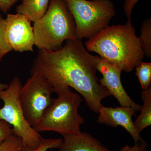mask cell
I'll return each instance as SVG.
<instances>
[{
    "instance_id": "7402d4cb",
    "label": "cell",
    "mask_w": 151,
    "mask_h": 151,
    "mask_svg": "<svg viewBox=\"0 0 151 151\" xmlns=\"http://www.w3.org/2000/svg\"><path fill=\"white\" fill-rule=\"evenodd\" d=\"M19 0H0V11L6 14Z\"/></svg>"
},
{
    "instance_id": "ffe728a7",
    "label": "cell",
    "mask_w": 151,
    "mask_h": 151,
    "mask_svg": "<svg viewBox=\"0 0 151 151\" xmlns=\"http://www.w3.org/2000/svg\"><path fill=\"white\" fill-rule=\"evenodd\" d=\"M141 143L140 145H138L137 143H135L134 145L132 147L126 145L122 147L119 151H147V149L149 147L148 144L144 140Z\"/></svg>"
},
{
    "instance_id": "44dd1931",
    "label": "cell",
    "mask_w": 151,
    "mask_h": 151,
    "mask_svg": "<svg viewBox=\"0 0 151 151\" xmlns=\"http://www.w3.org/2000/svg\"><path fill=\"white\" fill-rule=\"evenodd\" d=\"M139 0H125L124 10L128 19H131L133 9Z\"/></svg>"
},
{
    "instance_id": "7a4b0ae2",
    "label": "cell",
    "mask_w": 151,
    "mask_h": 151,
    "mask_svg": "<svg viewBox=\"0 0 151 151\" xmlns=\"http://www.w3.org/2000/svg\"><path fill=\"white\" fill-rule=\"evenodd\" d=\"M88 51L130 72L142 62L145 55L131 19L124 24L108 26L85 42Z\"/></svg>"
},
{
    "instance_id": "52a82bcc",
    "label": "cell",
    "mask_w": 151,
    "mask_h": 151,
    "mask_svg": "<svg viewBox=\"0 0 151 151\" xmlns=\"http://www.w3.org/2000/svg\"><path fill=\"white\" fill-rule=\"evenodd\" d=\"M55 90L47 79L40 75H31L22 86L19 98L23 112L33 128L37 125L53 103Z\"/></svg>"
},
{
    "instance_id": "5b68a950",
    "label": "cell",
    "mask_w": 151,
    "mask_h": 151,
    "mask_svg": "<svg viewBox=\"0 0 151 151\" xmlns=\"http://www.w3.org/2000/svg\"><path fill=\"white\" fill-rule=\"evenodd\" d=\"M75 22L77 39H89L107 27L116 15L110 0H64Z\"/></svg>"
},
{
    "instance_id": "cb8c5ba5",
    "label": "cell",
    "mask_w": 151,
    "mask_h": 151,
    "mask_svg": "<svg viewBox=\"0 0 151 151\" xmlns=\"http://www.w3.org/2000/svg\"><path fill=\"white\" fill-rule=\"evenodd\" d=\"M0 121H1V120H0Z\"/></svg>"
},
{
    "instance_id": "ac0fdd59",
    "label": "cell",
    "mask_w": 151,
    "mask_h": 151,
    "mask_svg": "<svg viewBox=\"0 0 151 151\" xmlns=\"http://www.w3.org/2000/svg\"><path fill=\"white\" fill-rule=\"evenodd\" d=\"M22 147L20 138L14 134L0 146V151H18Z\"/></svg>"
},
{
    "instance_id": "9a60e30c",
    "label": "cell",
    "mask_w": 151,
    "mask_h": 151,
    "mask_svg": "<svg viewBox=\"0 0 151 151\" xmlns=\"http://www.w3.org/2000/svg\"><path fill=\"white\" fill-rule=\"evenodd\" d=\"M142 89H147L151 84V63L141 62L136 67L135 73Z\"/></svg>"
},
{
    "instance_id": "8fae6325",
    "label": "cell",
    "mask_w": 151,
    "mask_h": 151,
    "mask_svg": "<svg viewBox=\"0 0 151 151\" xmlns=\"http://www.w3.org/2000/svg\"><path fill=\"white\" fill-rule=\"evenodd\" d=\"M63 136V139L58 151H111L87 132Z\"/></svg>"
},
{
    "instance_id": "7c38bea8",
    "label": "cell",
    "mask_w": 151,
    "mask_h": 151,
    "mask_svg": "<svg viewBox=\"0 0 151 151\" xmlns=\"http://www.w3.org/2000/svg\"><path fill=\"white\" fill-rule=\"evenodd\" d=\"M50 0H22L17 6L16 12L21 14L30 22L38 20L44 15Z\"/></svg>"
},
{
    "instance_id": "2e32d148",
    "label": "cell",
    "mask_w": 151,
    "mask_h": 151,
    "mask_svg": "<svg viewBox=\"0 0 151 151\" xmlns=\"http://www.w3.org/2000/svg\"><path fill=\"white\" fill-rule=\"evenodd\" d=\"M61 139H44L42 138L40 145L36 149L31 150L22 147L18 151H47L48 150L58 149L62 144Z\"/></svg>"
},
{
    "instance_id": "d6986e66",
    "label": "cell",
    "mask_w": 151,
    "mask_h": 151,
    "mask_svg": "<svg viewBox=\"0 0 151 151\" xmlns=\"http://www.w3.org/2000/svg\"><path fill=\"white\" fill-rule=\"evenodd\" d=\"M12 127L6 122L0 121V146L11 136L14 135Z\"/></svg>"
},
{
    "instance_id": "6da1fadb",
    "label": "cell",
    "mask_w": 151,
    "mask_h": 151,
    "mask_svg": "<svg viewBox=\"0 0 151 151\" xmlns=\"http://www.w3.org/2000/svg\"><path fill=\"white\" fill-rule=\"evenodd\" d=\"M99 56L90 54L81 40H68L56 51L39 50L31 76L45 77L58 94L66 88L75 89L91 111L98 113L101 101L111 96L99 83L97 75Z\"/></svg>"
},
{
    "instance_id": "ba28073f",
    "label": "cell",
    "mask_w": 151,
    "mask_h": 151,
    "mask_svg": "<svg viewBox=\"0 0 151 151\" xmlns=\"http://www.w3.org/2000/svg\"><path fill=\"white\" fill-rule=\"evenodd\" d=\"M6 20V40L13 50L33 51L35 37L31 22L18 13L8 14Z\"/></svg>"
},
{
    "instance_id": "30bf717a",
    "label": "cell",
    "mask_w": 151,
    "mask_h": 151,
    "mask_svg": "<svg viewBox=\"0 0 151 151\" xmlns=\"http://www.w3.org/2000/svg\"><path fill=\"white\" fill-rule=\"evenodd\" d=\"M137 111L128 106L111 108L102 106L99 110L97 122L113 128L123 127L129 133L135 143L144 141L134 125L132 116H136Z\"/></svg>"
},
{
    "instance_id": "277c9868",
    "label": "cell",
    "mask_w": 151,
    "mask_h": 151,
    "mask_svg": "<svg viewBox=\"0 0 151 151\" xmlns=\"http://www.w3.org/2000/svg\"><path fill=\"white\" fill-rule=\"evenodd\" d=\"M40 123L34 129L38 132H54L62 135L81 132L83 117L78 113L82 99L79 94L66 88L58 93Z\"/></svg>"
},
{
    "instance_id": "8992f818",
    "label": "cell",
    "mask_w": 151,
    "mask_h": 151,
    "mask_svg": "<svg viewBox=\"0 0 151 151\" xmlns=\"http://www.w3.org/2000/svg\"><path fill=\"white\" fill-rule=\"evenodd\" d=\"M22 86L20 79L15 77L6 89L0 90V100L4 103L0 108V120L10 125L14 134L21 139L22 147L34 150L39 147L43 138L25 118L19 98Z\"/></svg>"
},
{
    "instance_id": "4fadbf2b",
    "label": "cell",
    "mask_w": 151,
    "mask_h": 151,
    "mask_svg": "<svg viewBox=\"0 0 151 151\" xmlns=\"http://www.w3.org/2000/svg\"><path fill=\"white\" fill-rule=\"evenodd\" d=\"M141 97L143 105L141 113L134 122V125L139 133L151 125V87L141 92Z\"/></svg>"
},
{
    "instance_id": "9c48e42d",
    "label": "cell",
    "mask_w": 151,
    "mask_h": 151,
    "mask_svg": "<svg viewBox=\"0 0 151 151\" xmlns=\"http://www.w3.org/2000/svg\"><path fill=\"white\" fill-rule=\"evenodd\" d=\"M97 68V70L103 76L98 80L99 83L117 99L121 106L131 107L137 112L140 111L142 106L131 99L122 85L121 79L122 68L109 63L99 57Z\"/></svg>"
},
{
    "instance_id": "3957f363",
    "label": "cell",
    "mask_w": 151,
    "mask_h": 151,
    "mask_svg": "<svg viewBox=\"0 0 151 151\" xmlns=\"http://www.w3.org/2000/svg\"><path fill=\"white\" fill-rule=\"evenodd\" d=\"M33 28L39 50L56 51L64 41L77 39L75 22L64 0H50L46 12Z\"/></svg>"
},
{
    "instance_id": "5bb4252c",
    "label": "cell",
    "mask_w": 151,
    "mask_h": 151,
    "mask_svg": "<svg viewBox=\"0 0 151 151\" xmlns=\"http://www.w3.org/2000/svg\"><path fill=\"white\" fill-rule=\"evenodd\" d=\"M141 46L145 55L151 57V19H147L143 21L139 37Z\"/></svg>"
},
{
    "instance_id": "e0dca14e",
    "label": "cell",
    "mask_w": 151,
    "mask_h": 151,
    "mask_svg": "<svg viewBox=\"0 0 151 151\" xmlns=\"http://www.w3.org/2000/svg\"><path fill=\"white\" fill-rule=\"evenodd\" d=\"M6 19L0 15V62L6 54L13 50L5 37Z\"/></svg>"
},
{
    "instance_id": "603a6c76",
    "label": "cell",
    "mask_w": 151,
    "mask_h": 151,
    "mask_svg": "<svg viewBox=\"0 0 151 151\" xmlns=\"http://www.w3.org/2000/svg\"><path fill=\"white\" fill-rule=\"evenodd\" d=\"M9 84L0 83V90L6 89L8 87Z\"/></svg>"
}]
</instances>
